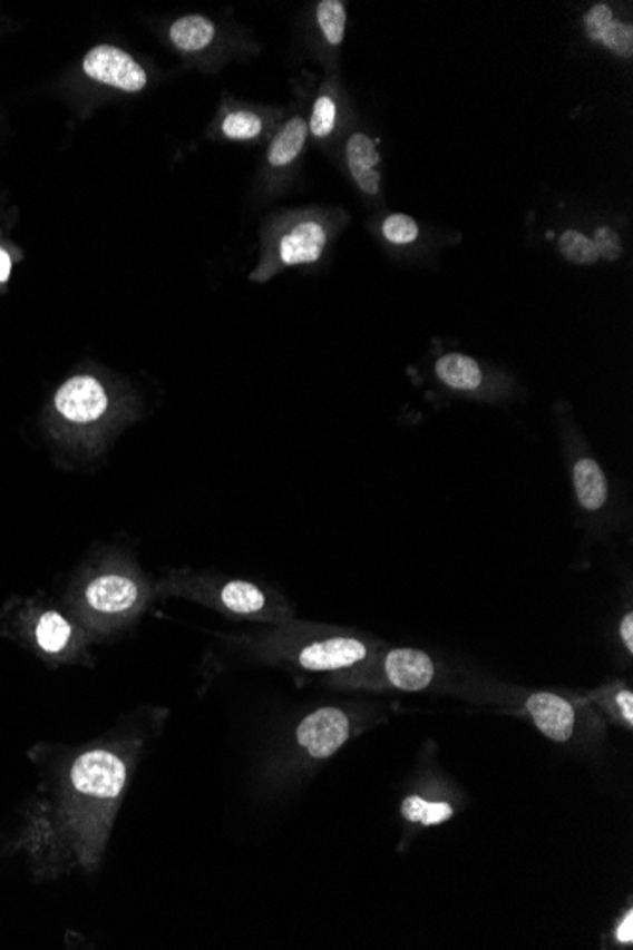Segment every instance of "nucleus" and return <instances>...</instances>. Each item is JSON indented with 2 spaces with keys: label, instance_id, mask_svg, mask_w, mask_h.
<instances>
[{
  "label": "nucleus",
  "instance_id": "1",
  "mask_svg": "<svg viewBox=\"0 0 633 950\" xmlns=\"http://www.w3.org/2000/svg\"><path fill=\"white\" fill-rule=\"evenodd\" d=\"M150 731L124 721L72 757L65 776L59 830L72 865L94 873L101 863L129 782L146 752Z\"/></svg>",
  "mask_w": 633,
  "mask_h": 950
},
{
  "label": "nucleus",
  "instance_id": "18",
  "mask_svg": "<svg viewBox=\"0 0 633 950\" xmlns=\"http://www.w3.org/2000/svg\"><path fill=\"white\" fill-rule=\"evenodd\" d=\"M216 37V27L210 18L205 16H184L173 21L169 27V40L178 51L184 53H197L213 45Z\"/></svg>",
  "mask_w": 633,
  "mask_h": 950
},
{
  "label": "nucleus",
  "instance_id": "17",
  "mask_svg": "<svg viewBox=\"0 0 633 950\" xmlns=\"http://www.w3.org/2000/svg\"><path fill=\"white\" fill-rule=\"evenodd\" d=\"M308 121L302 116H294L286 121L275 137L272 145L267 148V164L272 169H285L291 166L292 161L298 160V156L304 153L305 143H308Z\"/></svg>",
  "mask_w": 633,
  "mask_h": 950
},
{
  "label": "nucleus",
  "instance_id": "14",
  "mask_svg": "<svg viewBox=\"0 0 633 950\" xmlns=\"http://www.w3.org/2000/svg\"><path fill=\"white\" fill-rule=\"evenodd\" d=\"M584 32L592 42L603 46L621 59L633 58V26L619 20L607 2H597L584 13Z\"/></svg>",
  "mask_w": 633,
  "mask_h": 950
},
{
  "label": "nucleus",
  "instance_id": "21",
  "mask_svg": "<svg viewBox=\"0 0 633 950\" xmlns=\"http://www.w3.org/2000/svg\"><path fill=\"white\" fill-rule=\"evenodd\" d=\"M557 251H559V255L564 256L565 261L575 264V266H594L602 261L592 237L584 232L575 231V228H569V231L559 234Z\"/></svg>",
  "mask_w": 633,
  "mask_h": 950
},
{
  "label": "nucleus",
  "instance_id": "12",
  "mask_svg": "<svg viewBox=\"0 0 633 950\" xmlns=\"http://www.w3.org/2000/svg\"><path fill=\"white\" fill-rule=\"evenodd\" d=\"M82 72L89 80L124 94H139L148 86L145 67L118 46L99 45L88 50Z\"/></svg>",
  "mask_w": 633,
  "mask_h": 950
},
{
  "label": "nucleus",
  "instance_id": "9",
  "mask_svg": "<svg viewBox=\"0 0 633 950\" xmlns=\"http://www.w3.org/2000/svg\"><path fill=\"white\" fill-rule=\"evenodd\" d=\"M23 628L29 644L39 650L40 655L58 663L88 664L91 666L89 644H96L89 638L77 619L53 609L39 607L29 609L23 615Z\"/></svg>",
  "mask_w": 633,
  "mask_h": 950
},
{
  "label": "nucleus",
  "instance_id": "5",
  "mask_svg": "<svg viewBox=\"0 0 633 950\" xmlns=\"http://www.w3.org/2000/svg\"><path fill=\"white\" fill-rule=\"evenodd\" d=\"M156 600L194 601L235 620L279 625L296 617L285 594L259 580L192 568H165L154 582Z\"/></svg>",
  "mask_w": 633,
  "mask_h": 950
},
{
  "label": "nucleus",
  "instance_id": "10",
  "mask_svg": "<svg viewBox=\"0 0 633 950\" xmlns=\"http://www.w3.org/2000/svg\"><path fill=\"white\" fill-rule=\"evenodd\" d=\"M356 714L342 706H323L302 717L294 728L298 760L323 763L334 757L356 734Z\"/></svg>",
  "mask_w": 633,
  "mask_h": 950
},
{
  "label": "nucleus",
  "instance_id": "11",
  "mask_svg": "<svg viewBox=\"0 0 633 950\" xmlns=\"http://www.w3.org/2000/svg\"><path fill=\"white\" fill-rule=\"evenodd\" d=\"M432 374L444 390L478 401H500L513 393V382L503 372H495L488 364L470 358L461 351H451L437 358Z\"/></svg>",
  "mask_w": 633,
  "mask_h": 950
},
{
  "label": "nucleus",
  "instance_id": "23",
  "mask_svg": "<svg viewBox=\"0 0 633 950\" xmlns=\"http://www.w3.org/2000/svg\"><path fill=\"white\" fill-rule=\"evenodd\" d=\"M262 131H264V120L253 110H232L221 121V134L235 143L259 139Z\"/></svg>",
  "mask_w": 633,
  "mask_h": 950
},
{
  "label": "nucleus",
  "instance_id": "25",
  "mask_svg": "<svg viewBox=\"0 0 633 950\" xmlns=\"http://www.w3.org/2000/svg\"><path fill=\"white\" fill-rule=\"evenodd\" d=\"M592 242H594L595 249L600 253L602 261L614 264V262L621 261L622 255H624V243H622L621 234L607 224L595 228Z\"/></svg>",
  "mask_w": 633,
  "mask_h": 950
},
{
  "label": "nucleus",
  "instance_id": "19",
  "mask_svg": "<svg viewBox=\"0 0 633 950\" xmlns=\"http://www.w3.org/2000/svg\"><path fill=\"white\" fill-rule=\"evenodd\" d=\"M400 816L421 827H435L456 816V806L448 801H431L421 795H408L400 804Z\"/></svg>",
  "mask_w": 633,
  "mask_h": 950
},
{
  "label": "nucleus",
  "instance_id": "4",
  "mask_svg": "<svg viewBox=\"0 0 633 950\" xmlns=\"http://www.w3.org/2000/svg\"><path fill=\"white\" fill-rule=\"evenodd\" d=\"M135 418L134 391L105 372H77L51 396V433L89 460L101 456Z\"/></svg>",
  "mask_w": 633,
  "mask_h": 950
},
{
  "label": "nucleus",
  "instance_id": "3",
  "mask_svg": "<svg viewBox=\"0 0 633 950\" xmlns=\"http://www.w3.org/2000/svg\"><path fill=\"white\" fill-rule=\"evenodd\" d=\"M380 645V639L367 631L296 617L237 639V647L253 663L292 674H321L324 679L356 668Z\"/></svg>",
  "mask_w": 633,
  "mask_h": 950
},
{
  "label": "nucleus",
  "instance_id": "22",
  "mask_svg": "<svg viewBox=\"0 0 633 950\" xmlns=\"http://www.w3.org/2000/svg\"><path fill=\"white\" fill-rule=\"evenodd\" d=\"M380 232L383 242L387 245H391V247H397V249L412 247V245L418 243L419 237H421V228H419L418 221L410 217V215H405V213H391V215H387L383 218V223H381Z\"/></svg>",
  "mask_w": 633,
  "mask_h": 950
},
{
  "label": "nucleus",
  "instance_id": "8",
  "mask_svg": "<svg viewBox=\"0 0 633 950\" xmlns=\"http://www.w3.org/2000/svg\"><path fill=\"white\" fill-rule=\"evenodd\" d=\"M334 223L321 213H296L267 234L259 266L251 274L254 283H266L283 270L311 266L323 261L334 239Z\"/></svg>",
  "mask_w": 633,
  "mask_h": 950
},
{
  "label": "nucleus",
  "instance_id": "15",
  "mask_svg": "<svg viewBox=\"0 0 633 950\" xmlns=\"http://www.w3.org/2000/svg\"><path fill=\"white\" fill-rule=\"evenodd\" d=\"M345 164L362 194L376 198L381 192V154L378 143L362 131L351 135L345 143Z\"/></svg>",
  "mask_w": 633,
  "mask_h": 950
},
{
  "label": "nucleus",
  "instance_id": "28",
  "mask_svg": "<svg viewBox=\"0 0 633 950\" xmlns=\"http://www.w3.org/2000/svg\"><path fill=\"white\" fill-rule=\"evenodd\" d=\"M13 264H16L13 251L4 243H0V287L8 285V281L12 277Z\"/></svg>",
  "mask_w": 633,
  "mask_h": 950
},
{
  "label": "nucleus",
  "instance_id": "16",
  "mask_svg": "<svg viewBox=\"0 0 633 950\" xmlns=\"http://www.w3.org/2000/svg\"><path fill=\"white\" fill-rule=\"evenodd\" d=\"M586 701L602 709L608 719L626 727L633 728V691L627 683L614 682L597 689L586 693Z\"/></svg>",
  "mask_w": 633,
  "mask_h": 950
},
{
  "label": "nucleus",
  "instance_id": "20",
  "mask_svg": "<svg viewBox=\"0 0 633 950\" xmlns=\"http://www.w3.org/2000/svg\"><path fill=\"white\" fill-rule=\"evenodd\" d=\"M316 26L323 32L324 40L332 48H338L345 39L348 29V10L342 0H323L316 4Z\"/></svg>",
  "mask_w": 633,
  "mask_h": 950
},
{
  "label": "nucleus",
  "instance_id": "27",
  "mask_svg": "<svg viewBox=\"0 0 633 950\" xmlns=\"http://www.w3.org/2000/svg\"><path fill=\"white\" fill-rule=\"evenodd\" d=\"M614 941L622 947H630L633 943V912L627 909L626 914L622 917L621 922L614 928Z\"/></svg>",
  "mask_w": 633,
  "mask_h": 950
},
{
  "label": "nucleus",
  "instance_id": "13",
  "mask_svg": "<svg viewBox=\"0 0 633 950\" xmlns=\"http://www.w3.org/2000/svg\"><path fill=\"white\" fill-rule=\"evenodd\" d=\"M522 709L548 741L565 744L575 733L576 708L567 696L552 691H533L522 698Z\"/></svg>",
  "mask_w": 633,
  "mask_h": 950
},
{
  "label": "nucleus",
  "instance_id": "7",
  "mask_svg": "<svg viewBox=\"0 0 633 950\" xmlns=\"http://www.w3.org/2000/svg\"><path fill=\"white\" fill-rule=\"evenodd\" d=\"M565 471L575 509L594 533H608L616 526L621 507L605 467L573 423H559Z\"/></svg>",
  "mask_w": 633,
  "mask_h": 950
},
{
  "label": "nucleus",
  "instance_id": "24",
  "mask_svg": "<svg viewBox=\"0 0 633 950\" xmlns=\"http://www.w3.org/2000/svg\"><path fill=\"white\" fill-rule=\"evenodd\" d=\"M338 124V102L337 97L323 91L321 96H316L311 109L310 121H308V131L315 140L329 139L330 135L334 134Z\"/></svg>",
  "mask_w": 633,
  "mask_h": 950
},
{
  "label": "nucleus",
  "instance_id": "2",
  "mask_svg": "<svg viewBox=\"0 0 633 950\" xmlns=\"http://www.w3.org/2000/svg\"><path fill=\"white\" fill-rule=\"evenodd\" d=\"M67 600L89 638L108 642L139 625L156 594L153 580L132 552L105 547L89 556L70 585Z\"/></svg>",
  "mask_w": 633,
  "mask_h": 950
},
{
  "label": "nucleus",
  "instance_id": "6",
  "mask_svg": "<svg viewBox=\"0 0 633 950\" xmlns=\"http://www.w3.org/2000/svg\"><path fill=\"white\" fill-rule=\"evenodd\" d=\"M444 679L442 663L431 653L413 647H391L381 642L364 663L338 676L327 677L324 685L338 691L423 693L440 687Z\"/></svg>",
  "mask_w": 633,
  "mask_h": 950
},
{
  "label": "nucleus",
  "instance_id": "26",
  "mask_svg": "<svg viewBox=\"0 0 633 950\" xmlns=\"http://www.w3.org/2000/svg\"><path fill=\"white\" fill-rule=\"evenodd\" d=\"M616 636H619V644L621 647H624L626 650V657L630 658L633 655V613L632 609H627L624 615H622V619L619 620V626H616Z\"/></svg>",
  "mask_w": 633,
  "mask_h": 950
}]
</instances>
